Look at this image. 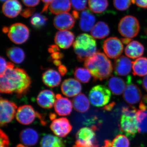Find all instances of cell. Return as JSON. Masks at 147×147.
Returning <instances> with one entry per match:
<instances>
[{
    "mask_svg": "<svg viewBox=\"0 0 147 147\" xmlns=\"http://www.w3.org/2000/svg\"><path fill=\"white\" fill-rule=\"evenodd\" d=\"M132 70L134 76H144L147 75V58L142 57L134 61Z\"/></svg>",
    "mask_w": 147,
    "mask_h": 147,
    "instance_id": "f546056e",
    "label": "cell"
},
{
    "mask_svg": "<svg viewBox=\"0 0 147 147\" xmlns=\"http://www.w3.org/2000/svg\"><path fill=\"white\" fill-rule=\"evenodd\" d=\"M72 6L75 10H84L86 7L87 0H70Z\"/></svg>",
    "mask_w": 147,
    "mask_h": 147,
    "instance_id": "74e56055",
    "label": "cell"
},
{
    "mask_svg": "<svg viewBox=\"0 0 147 147\" xmlns=\"http://www.w3.org/2000/svg\"><path fill=\"white\" fill-rule=\"evenodd\" d=\"M31 79L23 69L14 67L13 63L8 62V66L3 75L1 76V93H15L18 98L27 94L31 86Z\"/></svg>",
    "mask_w": 147,
    "mask_h": 147,
    "instance_id": "6da1fadb",
    "label": "cell"
},
{
    "mask_svg": "<svg viewBox=\"0 0 147 147\" xmlns=\"http://www.w3.org/2000/svg\"><path fill=\"white\" fill-rule=\"evenodd\" d=\"M61 90L64 95L67 97L76 96L82 90V85L78 80L69 78L65 79L61 86Z\"/></svg>",
    "mask_w": 147,
    "mask_h": 147,
    "instance_id": "5bb4252c",
    "label": "cell"
},
{
    "mask_svg": "<svg viewBox=\"0 0 147 147\" xmlns=\"http://www.w3.org/2000/svg\"><path fill=\"white\" fill-rule=\"evenodd\" d=\"M1 70H0V75L1 76L3 75L5 73L7 66H8V62H7L5 60V59L2 57H1Z\"/></svg>",
    "mask_w": 147,
    "mask_h": 147,
    "instance_id": "60d3db41",
    "label": "cell"
},
{
    "mask_svg": "<svg viewBox=\"0 0 147 147\" xmlns=\"http://www.w3.org/2000/svg\"><path fill=\"white\" fill-rule=\"evenodd\" d=\"M96 127L92 126L91 128L84 127L77 131L76 135L75 145L72 147H98L95 131Z\"/></svg>",
    "mask_w": 147,
    "mask_h": 147,
    "instance_id": "5b68a950",
    "label": "cell"
},
{
    "mask_svg": "<svg viewBox=\"0 0 147 147\" xmlns=\"http://www.w3.org/2000/svg\"><path fill=\"white\" fill-rule=\"evenodd\" d=\"M6 54L11 60L17 64H20L23 62L26 57L24 50L20 47H17L8 48L7 50Z\"/></svg>",
    "mask_w": 147,
    "mask_h": 147,
    "instance_id": "1f68e13d",
    "label": "cell"
},
{
    "mask_svg": "<svg viewBox=\"0 0 147 147\" xmlns=\"http://www.w3.org/2000/svg\"><path fill=\"white\" fill-rule=\"evenodd\" d=\"M35 11V9L32 7L25 9L21 11V15L25 18H28L33 15Z\"/></svg>",
    "mask_w": 147,
    "mask_h": 147,
    "instance_id": "ab89813d",
    "label": "cell"
},
{
    "mask_svg": "<svg viewBox=\"0 0 147 147\" xmlns=\"http://www.w3.org/2000/svg\"><path fill=\"white\" fill-rule=\"evenodd\" d=\"M133 62L125 56H120L117 58L114 63V69L116 75L125 76L131 72Z\"/></svg>",
    "mask_w": 147,
    "mask_h": 147,
    "instance_id": "9a60e30c",
    "label": "cell"
},
{
    "mask_svg": "<svg viewBox=\"0 0 147 147\" xmlns=\"http://www.w3.org/2000/svg\"><path fill=\"white\" fill-rule=\"evenodd\" d=\"M114 5L118 10H126L132 3V0H113Z\"/></svg>",
    "mask_w": 147,
    "mask_h": 147,
    "instance_id": "8d00e7d4",
    "label": "cell"
},
{
    "mask_svg": "<svg viewBox=\"0 0 147 147\" xmlns=\"http://www.w3.org/2000/svg\"><path fill=\"white\" fill-rule=\"evenodd\" d=\"M111 97L110 90L103 85L93 87L89 94L90 101L95 107H102L109 103Z\"/></svg>",
    "mask_w": 147,
    "mask_h": 147,
    "instance_id": "8992f818",
    "label": "cell"
},
{
    "mask_svg": "<svg viewBox=\"0 0 147 147\" xmlns=\"http://www.w3.org/2000/svg\"><path fill=\"white\" fill-rule=\"evenodd\" d=\"M42 82L50 88L57 87L60 84L61 78L60 74L53 69H49L42 74Z\"/></svg>",
    "mask_w": 147,
    "mask_h": 147,
    "instance_id": "7402d4cb",
    "label": "cell"
},
{
    "mask_svg": "<svg viewBox=\"0 0 147 147\" xmlns=\"http://www.w3.org/2000/svg\"><path fill=\"white\" fill-rule=\"evenodd\" d=\"M144 52V47L141 42L136 40L131 41L125 50V55L129 57L135 59L141 57Z\"/></svg>",
    "mask_w": 147,
    "mask_h": 147,
    "instance_id": "484cf974",
    "label": "cell"
},
{
    "mask_svg": "<svg viewBox=\"0 0 147 147\" xmlns=\"http://www.w3.org/2000/svg\"><path fill=\"white\" fill-rule=\"evenodd\" d=\"M47 18L40 13H36L32 15L30 20L31 24L36 29H40L46 24Z\"/></svg>",
    "mask_w": 147,
    "mask_h": 147,
    "instance_id": "e575fe53",
    "label": "cell"
},
{
    "mask_svg": "<svg viewBox=\"0 0 147 147\" xmlns=\"http://www.w3.org/2000/svg\"><path fill=\"white\" fill-rule=\"evenodd\" d=\"M56 96L52 91L49 90H42L37 97V102L41 108L51 109L55 105Z\"/></svg>",
    "mask_w": 147,
    "mask_h": 147,
    "instance_id": "d6986e66",
    "label": "cell"
},
{
    "mask_svg": "<svg viewBox=\"0 0 147 147\" xmlns=\"http://www.w3.org/2000/svg\"><path fill=\"white\" fill-rule=\"evenodd\" d=\"M102 147H110V140H105V144Z\"/></svg>",
    "mask_w": 147,
    "mask_h": 147,
    "instance_id": "f5cc1de1",
    "label": "cell"
},
{
    "mask_svg": "<svg viewBox=\"0 0 147 147\" xmlns=\"http://www.w3.org/2000/svg\"><path fill=\"white\" fill-rule=\"evenodd\" d=\"M127 82V86L123 95L124 99L129 105H135L142 100V92L137 85L132 84L131 76H128Z\"/></svg>",
    "mask_w": 147,
    "mask_h": 147,
    "instance_id": "7c38bea8",
    "label": "cell"
},
{
    "mask_svg": "<svg viewBox=\"0 0 147 147\" xmlns=\"http://www.w3.org/2000/svg\"><path fill=\"white\" fill-rule=\"evenodd\" d=\"M16 120L19 123L24 125L31 124L36 118L42 119L41 114L36 112L30 105H25L20 106L17 109L16 113Z\"/></svg>",
    "mask_w": 147,
    "mask_h": 147,
    "instance_id": "30bf717a",
    "label": "cell"
},
{
    "mask_svg": "<svg viewBox=\"0 0 147 147\" xmlns=\"http://www.w3.org/2000/svg\"><path fill=\"white\" fill-rule=\"evenodd\" d=\"M84 66L88 69L95 81L109 78L113 71L111 61L104 53L100 52H96L87 59Z\"/></svg>",
    "mask_w": 147,
    "mask_h": 147,
    "instance_id": "7a4b0ae2",
    "label": "cell"
},
{
    "mask_svg": "<svg viewBox=\"0 0 147 147\" xmlns=\"http://www.w3.org/2000/svg\"><path fill=\"white\" fill-rule=\"evenodd\" d=\"M42 1L45 3V5H44V7L42 9V12H46L48 9V6L50 5L51 3L53 1V0H42Z\"/></svg>",
    "mask_w": 147,
    "mask_h": 147,
    "instance_id": "7dc6e473",
    "label": "cell"
},
{
    "mask_svg": "<svg viewBox=\"0 0 147 147\" xmlns=\"http://www.w3.org/2000/svg\"><path fill=\"white\" fill-rule=\"evenodd\" d=\"M88 5L90 10L96 13H101L108 7V0H88Z\"/></svg>",
    "mask_w": 147,
    "mask_h": 147,
    "instance_id": "d6a6232c",
    "label": "cell"
},
{
    "mask_svg": "<svg viewBox=\"0 0 147 147\" xmlns=\"http://www.w3.org/2000/svg\"><path fill=\"white\" fill-rule=\"evenodd\" d=\"M137 110L133 106L123 107L122 109L120 130L129 138H134L138 131Z\"/></svg>",
    "mask_w": 147,
    "mask_h": 147,
    "instance_id": "277c9868",
    "label": "cell"
},
{
    "mask_svg": "<svg viewBox=\"0 0 147 147\" xmlns=\"http://www.w3.org/2000/svg\"><path fill=\"white\" fill-rule=\"evenodd\" d=\"M8 36L10 40L15 44H23L28 39L30 31L24 24L15 23L9 28Z\"/></svg>",
    "mask_w": 147,
    "mask_h": 147,
    "instance_id": "ba28073f",
    "label": "cell"
},
{
    "mask_svg": "<svg viewBox=\"0 0 147 147\" xmlns=\"http://www.w3.org/2000/svg\"><path fill=\"white\" fill-rule=\"evenodd\" d=\"M22 7L18 0H8L3 5L2 11L9 18H15L22 11Z\"/></svg>",
    "mask_w": 147,
    "mask_h": 147,
    "instance_id": "ffe728a7",
    "label": "cell"
},
{
    "mask_svg": "<svg viewBox=\"0 0 147 147\" xmlns=\"http://www.w3.org/2000/svg\"><path fill=\"white\" fill-rule=\"evenodd\" d=\"M8 1V0H1V1H3H3Z\"/></svg>",
    "mask_w": 147,
    "mask_h": 147,
    "instance_id": "6f0895ef",
    "label": "cell"
},
{
    "mask_svg": "<svg viewBox=\"0 0 147 147\" xmlns=\"http://www.w3.org/2000/svg\"><path fill=\"white\" fill-rule=\"evenodd\" d=\"M48 50L49 53L52 54L55 52H59L60 49L57 45H50Z\"/></svg>",
    "mask_w": 147,
    "mask_h": 147,
    "instance_id": "bcb514c9",
    "label": "cell"
},
{
    "mask_svg": "<svg viewBox=\"0 0 147 147\" xmlns=\"http://www.w3.org/2000/svg\"><path fill=\"white\" fill-rule=\"evenodd\" d=\"M16 147H28L27 146H24V145L21 144H18L17 145Z\"/></svg>",
    "mask_w": 147,
    "mask_h": 147,
    "instance_id": "9f6ffc18",
    "label": "cell"
},
{
    "mask_svg": "<svg viewBox=\"0 0 147 147\" xmlns=\"http://www.w3.org/2000/svg\"><path fill=\"white\" fill-rule=\"evenodd\" d=\"M54 25L60 30H67L74 26L75 19L73 16L68 12L58 14L54 18Z\"/></svg>",
    "mask_w": 147,
    "mask_h": 147,
    "instance_id": "2e32d148",
    "label": "cell"
},
{
    "mask_svg": "<svg viewBox=\"0 0 147 147\" xmlns=\"http://www.w3.org/2000/svg\"><path fill=\"white\" fill-rule=\"evenodd\" d=\"M73 48L77 59L82 62L96 53L97 44L93 37L84 33L77 37L74 42Z\"/></svg>",
    "mask_w": 147,
    "mask_h": 147,
    "instance_id": "3957f363",
    "label": "cell"
},
{
    "mask_svg": "<svg viewBox=\"0 0 147 147\" xmlns=\"http://www.w3.org/2000/svg\"><path fill=\"white\" fill-rule=\"evenodd\" d=\"M142 147L140 146V147Z\"/></svg>",
    "mask_w": 147,
    "mask_h": 147,
    "instance_id": "680465c9",
    "label": "cell"
},
{
    "mask_svg": "<svg viewBox=\"0 0 147 147\" xmlns=\"http://www.w3.org/2000/svg\"><path fill=\"white\" fill-rule=\"evenodd\" d=\"M110 33V28L108 25L105 22L99 21L92 29L91 34L95 38L101 39L108 36Z\"/></svg>",
    "mask_w": 147,
    "mask_h": 147,
    "instance_id": "f1b7e54d",
    "label": "cell"
},
{
    "mask_svg": "<svg viewBox=\"0 0 147 147\" xmlns=\"http://www.w3.org/2000/svg\"><path fill=\"white\" fill-rule=\"evenodd\" d=\"M17 106L14 102L1 97L0 100V124L4 126L13 120Z\"/></svg>",
    "mask_w": 147,
    "mask_h": 147,
    "instance_id": "9c48e42d",
    "label": "cell"
},
{
    "mask_svg": "<svg viewBox=\"0 0 147 147\" xmlns=\"http://www.w3.org/2000/svg\"><path fill=\"white\" fill-rule=\"evenodd\" d=\"M74 75L79 82L83 83H88L91 78V74L87 68L77 67L74 69Z\"/></svg>",
    "mask_w": 147,
    "mask_h": 147,
    "instance_id": "836d02e7",
    "label": "cell"
},
{
    "mask_svg": "<svg viewBox=\"0 0 147 147\" xmlns=\"http://www.w3.org/2000/svg\"><path fill=\"white\" fill-rule=\"evenodd\" d=\"M142 84L144 89L147 92V76H145L142 80Z\"/></svg>",
    "mask_w": 147,
    "mask_h": 147,
    "instance_id": "c3c4849f",
    "label": "cell"
},
{
    "mask_svg": "<svg viewBox=\"0 0 147 147\" xmlns=\"http://www.w3.org/2000/svg\"><path fill=\"white\" fill-rule=\"evenodd\" d=\"M20 139L21 142L25 146H33L38 142L39 136L35 129L27 128L21 131Z\"/></svg>",
    "mask_w": 147,
    "mask_h": 147,
    "instance_id": "603a6c76",
    "label": "cell"
},
{
    "mask_svg": "<svg viewBox=\"0 0 147 147\" xmlns=\"http://www.w3.org/2000/svg\"><path fill=\"white\" fill-rule=\"evenodd\" d=\"M40 147H65V146L62 139L51 134H46L41 139Z\"/></svg>",
    "mask_w": 147,
    "mask_h": 147,
    "instance_id": "4dcf8cb0",
    "label": "cell"
},
{
    "mask_svg": "<svg viewBox=\"0 0 147 147\" xmlns=\"http://www.w3.org/2000/svg\"><path fill=\"white\" fill-rule=\"evenodd\" d=\"M72 104L74 110L79 113H86L89 109V100L84 94H79L74 98Z\"/></svg>",
    "mask_w": 147,
    "mask_h": 147,
    "instance_id": "83f0119b",
    "label": "cell"
},
{
    "mask_svg": "<svg viewBox=\"0 0 147 147\" xmlns=\"http://www.w3.org/2000/svg\"><path fill=\"white\" fill-rule=\"evenodd\" d=\"M56 100L54 107L56 113L60 116L70 115L73 108V104L71 100L59 94L56 95Z\"/></svg>",
    "mask_w": 147,
    "mask_h": 147,
    "instance_id": "e0dca14e",
    "label": "cell"
},
{
    "mask_svg": "<svg viewBox=\"0 0 147 147\" xmlns=\"http://www.w3.org/2000/svg\"><path fill=\"white\" fill-rule=\"evenodd\" d=\"M53 133L60 137H65L71 131L72 127L68 119L65 117L55 119L50 125Z\"/></svg>",
    "mask_w": 147,
    "mask_h": 147,
    "instance_id": "4fadbf2b",
    "label": "cell"
},
{
    "mask_svg": "<svg viewBox=\"0 0 147 147\" xmlns=\"http://www.w3.org/2000/svg\"><path fill=\"white\" fill-rule=\"evenodd\" d=\"M130 143L125 135L119 134L111 142L110 147H129Z\"/></svg>",
    "mask_w": 147,
    "mask_h": 147,
    "instance_id": "d590c367",
    "label": "cell"
},
{
    "mask_svg": "<svg viewBox=\"0 0 147 147\" xmlns=\"http://www.w3.org/2000/svg\"><path fill=\"white\" fill-rule=\"evenodd\" d=\"M53 62L55 65L58 67L62 65L61 61L60 60H55L53 61Z\"/></svg>",
    "mask_w": 147,
    "mask_h": 147,
    "instance_id": "f907efd6",
    "label": "cell"
},
{
    "mask_svg": "<svg viewBox=\"0 0 147 147\" xmlns=\"http://www.w3.org/2000/svg\"><path fill=\"white\" fill-rule=\"evenodd\" d=\"M49 7L51 13L58 15L70 11L71 1L70 0H53Z\"/></svg>",
    "mask_w": 147,
    "mask_h": 147,
    "instance_id": "4316f807",
    "label": "cell"
},
{
    "mask_svg": "<svg viewBox=\"0 0 147 147\" xmlns=\"http://www.w3.org/2000/svg\"><path fill=\"white\" fill-rule=\"evenodd\" d=\"M74 39V35L67 30H60L56 33L55 41L57 45L63 49L71 47Z\"/></svg>",
    "mask_w": 147,
    "mask_h": 147,
    "instance_id": "ac0fdd59",
    "label": "cell"
},
{
    "mask_svg": "<svg viewBox=\"0 0 147 147\" xmlns=\"http://www.w3.org/2000/svg\"><path fill=\"white\" fill-rule=\"evenodd\" d=\"M73 16L74 17V18H77L79 17V14H78V12L76 11H74L73 12Z\"/></svg>",
    "mask_w": 147,
    "mask_h": 147,
    "instance_id": "db71d44e",
    "label": "cell"
},
{
    "mask_svg": "<svg viewBox=\"0 0 147 147\" xmlns=\"http://www.w3.org/2000/svg\"><path fill=\"white\" fill-rule=\"evenodd\" d=\"M119 32L127 38L135 37L139 34L140 25L137 18L132 16H126L120 21L118 25Z\"/></svg>",
    "mask_w": 147,
    "mask_h": 147,
    "instance_id": "52a82bcc",
    "label": "cell"
},
{
    "mask_svg": "<svg viewBox=\"0 0 147 147\" xmlns=\"http://www.w3.org/2000/svg\"><path fill=\"white\" fill-rule=\"evenodd\" d=\"M58 70H59L60 74L62 76L65 75L67 71V69L66 67L63 65H61L58 67Z\"/></svg>",
    "mask_w": 147,
    "mask_h": 147,
    "instance_id": "f6af8a7d",
    "label": "cell"
},
{
    "mask_svg": "<svg viewBox=\"0 0 147 147\" xmlns=\"http://www.w3.org/2000/svg\"><path fill=\"white\" fill-rule=\"evenodd\" d=\"M122 42H123V43L125 44H129L130 42H131V39L129 38H122L121 39Z\"/></svg>",
    "mask_w": 147,
    "mask_h": 147,
    "instance_id": "816d5d0a",
    "label": "cell"
},
{
    "mask_svg": "<svg viewBox=\"0 0 147 147\" xmlns=\"http://www.w3.org/2000/svg\"><path fill=\"white\" fill-rule=\"evenodd\" d=\"M95 21L96 18L94 15L90 10L86 8L81 13L79 27L83 31L89 32L94 26Z\"/></svg>",
    "mask_w": 147,
    "mask_h": 147,
    "instance_id": "44dd1931",
    "label": "cell"
},
{
    "mask_svg": "<svg viewBox=\"0 0 147 147\" xmlns=\"http://www.w3.org/2000/svg\"><path fill=\"white\" fill-rule=\"evenodd\" d=\"M0 139H1V146L0 147H10L9 140L8 136L2 129L0 131Z\"/></svg>",
    "mask_w": 147,
    "mask_h": 147,
    "instance_id": "f35d334b",
    "label": "cell"
},
{
    "mask_svg": "<svg viewBox=\"0 0 147 147\" xmlns=\"http://www.w3.org/2000/svg\"><path fill=\"white\" fill-rule=\"evenodd\" d=\"M50 56H51V59L53 60L61 59L64 57L63 53L60 52H55V53H52Z\"/></svg>",
    "mask_w": 147,
    "mask_h": 147,
    "instance_id": "ee69618b",
    "label": "cell"
},
{
    "mask_svg": "<svg viewBox=\"0 0 147 147\" xmlns=\"http://www.w3.org/2000/svg\"><path fill=\"white\" fill-rule=\"evenodd\" d=\"M102 48L108 57L117 59L123 52V45L122 42L117 37H111L104 40Z\"/></svg>",
    "mask_w": 147,
    "mask_h": 147,
    "instance_id": "8fae6325",
    "label": "cell"
},
{
    "mask_svg": "<svg viewBox=\"0 0 147 147\" xmlns=\"http://www.w3.org/2000/svg\"><path fill=\"white\" fill-rule=\"evenodd\" d=\"M137 110V119L138 121V131L139 133H147V106L142 101Z\"/></svg>",
    "mask_w": 147,
    "mask_h": 147,
    "instance_id": "d4e9b609",
    "label": "cell"
},
{
    "mask_svg": "<svg viewBox=\"0 0 147 147\" xmlns=\"http://www.w3.org/2000/svg\"><path fill=\"white\" fill-rule=\"evenodd\" d=\"M132 3L136 4L138 6L147 8V0H132Z\"/></svg>",
    "mask_w": 147,
    "mask_h": 147,
    "instance_id": "7bdbcfd3",
    "label": "cell"
},
{
    "mask_svg": "<svg viewBox=\"0 0 147 147\" xmlns=\"http://www.w3.org/2000/svg\"><path fill=\"white\" fill-rule=\"evenodd\" d=\"M25 5L28 7H33L38 4L40 0H22Z\"/></svg>",
    "mask_w": 147,
    "mask_h": 147,
    "instance_id": "b9f144b4",
    "label": "cell"
},
{
    "mask_svg": "<svg viewBox=\"0 0 147 147\" xmlns=\"http://www.w3.org/2000/svg\"><path fill=\"white\" fill-rule=\"evenodd\" d=\"M115 105V102H112L109 104V105H106L105 107H103V109L105 110H107V111H110L113 109Z\"/></svg>",
    "mask_w": 147,
    "mask_h": 147,
    "instance_id": "681fc988",
    "label": "cell"
},
{
    "mask_svg": "<svg viewBox=\"0 0 147 147\" xmlns=\"http://www.w3.org/2000/svg\"><path fill=\"white\" fill-rule=\"evenodd\" d=\"M107 85L113 94L118 96L123 93L126 87L123 79L113 76H110L108 79Z\"/></svg>",
    "mask_w": 147,
    "mask_h": 147,
    "instance_id": "cb8c5ba5",
    "label": "cell"
},
{
    "mask_svg": "<svg viewBox=\"0 0 147 147\" xmlns=\"http://www.w3.org/2000/svg\"><path fill=\"white\" fill-rule=\"evenodd\" d=\"M55 117H56L55 114H53V113H51L50 114V118L51 120L54 119H55Z\"/></svg>",
    "mask_w": 147,
    "mask_h": 147,
    "instance_id": "11a10c76",
    "label": "cell"
}]
</instances>
